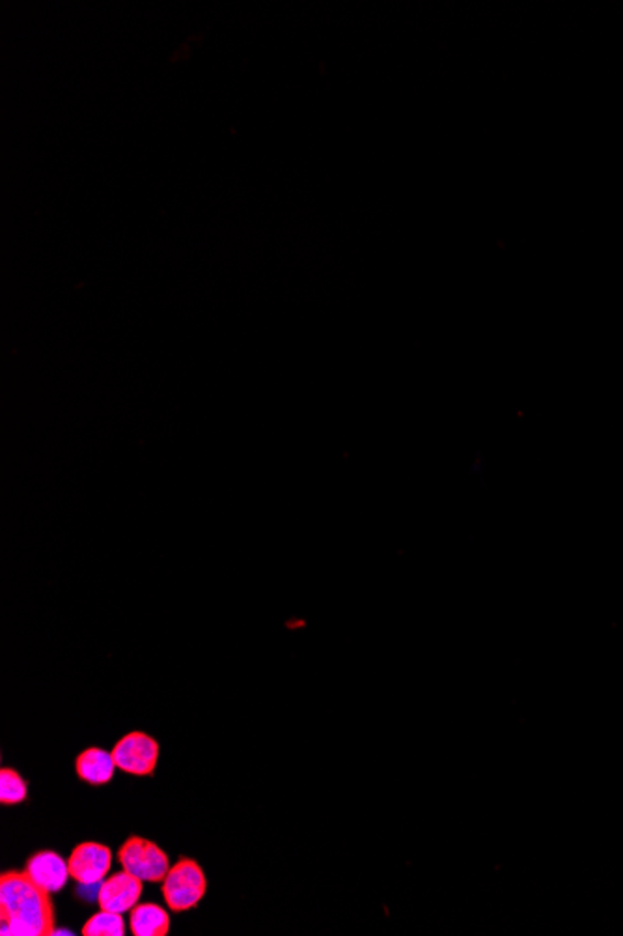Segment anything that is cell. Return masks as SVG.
<instances>
[{"mask_svg": "<svg viewBox=\"0 0 623 936\" xmlns=\"http://www.w3.org/2000/svg\"><path fill=\"white\" fill-rule=\"evenodd\" d=\"M0 918L2 935H54V913L51 894L32 883L19 871H7L0 877Z\"/></svg>", "mask_w": 623, "mask_h": 936, "instance_id": "cell-1", "label": "cell"}, {"mask_svg": "<svg viewBox=\"0 0 623 936\" xmlns=\"http://www.w3.org/2000/svg\"><path fill=\"white\" fill-rule=\"evenodd\" d=\"M160 892L173 913H187L200 905L208 894V877L196 860L179 858L160 883Z\"/></svg>", "mask_w": 623, "mask_h": 936, "instance_id": "cell-2", "label": "cell"}, {"mask_svg": "<svg viewBox=\"0 0 623 936\" xmlns=\"http://www.w3.org/2000/svg\"><path fill=\"white\" fill-rule=\"evenodd\" d=\"M118 860L125 871L144 883H163L170 870V860L163 848L138 835H131L120 847Z\"/></svg>", "mask_w": 623, "mask_h": 936, "instance_id": "cell-3", "label": "cell"}, {"mask_svg": "<svg viewBox=\"0 0 623 936\" xmlns=\"http://www.w3.org/2000/svg\"><path fill=\"white\" fill-rule=\"evenodd\" d=\"M160 745L152 734L143 731H131L114 744L113 758L118 770L125 774L154 775L159 763Z\"/></svg>", "mask_w": 623, "mask_h": 936, "instance_id": "cell-4", "label": "cell"}, {"mask_svg": "<svg viewBox=\"0 0 623 936\" xmlns=\"http://www.w3.org/2000/svg\"><path fill=\"white\" fill-rule=\"evenodd\" d=\"M68 864L70 875L81 886L102 884L113 865V851L97 841H83L73 848Z\"/></svg>", "mask_w": 623, "mask_h": 936, "instance_id": "cell-5", "label": "cell"}, {"mask_svg": "<svg viewBox=\"0 0 623 936\" xmlns=\"http://www.w3.org/2000/svg\"><path fill=\"white\" fill-rule=\"evenodd\" d=\"M143 889L144 881L131 875L129 871H120L103 881L97 889V905L111 913H131L143 897Z\"/></svg>", "mask_w": 623, "mask_h": 936, "instance_id": "cell-6", "label": "cell"}, {"mask_svg": "<svg viewBox=\"0 0 623 936\" xmlns=\"http://www.w3.org/2000/svg\"><path fill=\"white\" fill-rule=\"evenodd\" d=\"M24 875L49 894H59L70 881V864L54 851H38L24 864Z\"/></svg>", "mask_w": 623, "mask_h": 936, "instance_id": "cell-7", "label": "cell"}, {"mask_svg": "<svg viewBox=\"0 0 623 936\" xmlns=\"http://www.w3.org/2000/svg\"><path fill=\"white\" fill-rule=\"evenodd\" d=\"M116 769L118 767L114 763L113 752H107L103 748H89L79 753L75 761L79 780L94 788L113 782Z\"/></svg>", "mask_w": 623, "mask_h": 936, "instance_id": "cell-8", "label": "cell"}, {"mask_svg": "<svg viewBox=\"0 0 623 936\" xmlns=\"http://www.w3.org/2000/svg\"><path fill=\"white\" fill-rule=\"evenodd\" d=\"M129 927L135 936H167L170 916L157 903H138L131 908Z\"/></svg>", "mask_w": 623, "mask_h": 936, "instance_id": "cell-9", "label": "cell"}, {"mask_svg": "<svg viewBox=\"0 0 623 936\" xmlns=\"http://www.w3.org/2000/svg\"><path fill=\"white\" fill-rule=\"evenodd\" d=\"M29 799V783L24 782L23 775L18 770H0V804L18 805Z\"/></svg>", "mask_w": 623, "mask_h": 936, "instance_id": "cell-10", "label": "cell"}, {"mask_svg": "<svg viewBox=\"0 0 623 936\" xmlns=\"http://www.w3.org/2000/svg\"><path fill=\"white\" fill-rule=\"evenodd\" d=\"M81 933L83 936H124L125 922L122 914L100 908V913L83 925Z\"/></svg>", "mask_w": 623, "mask_h": 936, "instance_id": "cell-11", "label": "cell"}]
</instances>
